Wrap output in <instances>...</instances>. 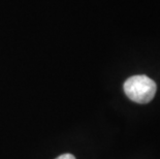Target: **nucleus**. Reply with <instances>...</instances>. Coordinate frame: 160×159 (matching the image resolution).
<instances>
[{
	"instance_id": "1",
	"label": "nucleus",
	"mask_w": 160,
	"mask_h": 159,
	"mask_svg": "<svg viewBox=\"0 0 160 159\" xmlns=\"http://www.w3.org/2000/svg\"><path fill=\"white\" fill-rule=\"evenodd\" d=\"M124 92L130 100L137 103H148L155 97L156 83L145 74L130 77L124 83Z\"/></svg>"
},
{
	"instance_id": "2",
	"label": "nucleus",
	"mask_w": 160,
	"mask_h": 159,
	"mask_svg": "<svg viewBox=\"0 0 160 159\" xmlns=\"http://www.w3.org/2000/svg\"><path fill=\"white\" fill-rule=\"evenodd\" d=\"M56 159H76V157H74L72 154L66 153V154H62V155H60V156H59V157H57Z\"/></svg>"
}]
</instances>
